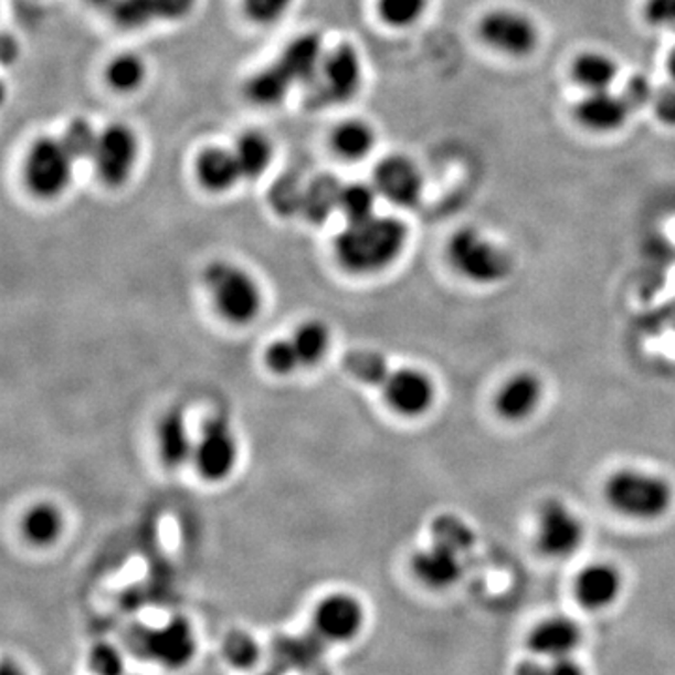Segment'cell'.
<instances>
[{"mask_svg": "<svg viewBox=\"0 0 675 675\" xmlns=\"http://www.w3.org/2000/svg\"><path fill=\"white\" fill-rule=\"evenodd\" d=\"M193 460L199 473L209 481H220L233 472L236 462V441L230 422L223 416H211L204 421L201 435L196 443Z\"/></svg>", "mask_w": 675, "mask_h": 675, "instance_id": "9c48e42d", "label": "cell"}, {"mask_svg": "<svg viewBox=\"0 0 675 675\" xmlns=\"http://www.w3.org/2000/svg\"><path fill=\"white\" fill-rule=\"evenodd\" d=\"M360 85V61L351 45H340L323 56L316 77L310 81L308 104L333 106L351 98Z\"/></svg>", "mask_w": 675, "mask_h": 675, "instance_id": "8992f818", "label": "cell"}, {"mask_svg": "<svg viewBox=\"0 0 675 675\" xmlns=\"http://www.w3.org/2000/svg\"><path fill=\"white\" fill-rule=\"evenodd\" d=\"M362 626H365L362 604L355 597L335 593L317 604L312 629L327 644H341L357 639Z\"/></svg>", "mask_w": 675, "mask_h": 675, "instance_id": "7c38bea8", "label": "cell"}, {"mask_svg": "<svg viewBox=\"0 0 675 675\" xmlns=\"http://www.w3.org/2000/svg\"><path fill=\"white\" fill-rule=\"evenodd\" d=\"M645 18L653 25H675V0H647Z\"/></svg>", "mask_w": 675, "mask_h": 675, "instance_id": "f6af8a7d", "label": "cell"}, {"mask_svg": "<svg viewBox=\"0 0 675 675\" xmlns=\"http://www.w3.org/2000/svg\"><path fill=\"white\" fill-rule=\"evenodd\" d=\"M333 145H335L336 152L341 158L347 160H360L365 158L373 145V131L370 130V126L360 123V120H351V123H344V125L335 131L333 137Z\"/></svg>", "mask_w": 675, "mask_h": 675, "instance_id": "f1b7e54d", "label": "cell"}, {"mask_svg": "<svg viewBox=\"0 0 675 675\" xmlns=\"http://www.w3.org/2000/svg\"><path fill=\"white\" fill-rule=\"evenodd\" d=\"M621 98L625 99L626 106L631 112L642 109L655 98V91L651 87L650 81L645 80L644 75H634L632 80L626 81L625 91L621 94Z\"/></svg>", "mask_w": 675, "mask_h": 675, "instance_id": "7bdbcfd3", "label": "cell"}, {"mask_svg": "<svg viewBox=\"0 0 675 675\" xmlns=\"http://www.w3.org/2000/svg\"><path fill=\"white\" fill-rule=\"evenodd\" d=\"M446 255L454 271L473 284H497L507 278L513 268L502 249L470 228L454 233Z\"/></svg>", "mask_w": 675, "mask_h": 675, "instance_id": "3957f363", "label": "cell"}, {"mask_svg": "<svg viewBox=\"0 0 675 675\" xmlns=\"http://www.w3.org/2000/svg\"><path fill=\"white\" fill-rule=\"evenodd\" d=\"M158 445L161 460L169 467H179L192 456L196 445L190 440L187 422L179 411H171L169 415L164 416L158 430Z\"/></svg>", "mask_w": 675, "mask_h": 675, "instance_id": "7402d4cb", "label": "cell"}, {"mask_svg": "<svg viewBox=\"0 0 675 675\" xmlns=\"http://www.w3.org/2000/svg\"><path fill=\"white\" fill-rule=\"evenodd\" d=\"M582 642V631L572 620L551 618L535 626L529 647L545 658L570 657Z\"/></svg>", "mask_w": 675, "mask_h": 675, "instance_id": "d6986e66", "label": "cell"}, {"mask_svg": "<svg viewBox=\"0 0 675 675\" xmlns=\"http://www.w3.org/2000/svg\"><path fill=\"white\" fill-rule=\"evenodd\" d=\"M98 134L94 131L93 126L88 125L85 118H75L64 131L61 141L74 160H81V158H88V156L94 155V149L98 145Z\"/></svg>", "mask_w": 675, "mask_h": 675, "instance_id": "d590c367", "label": "cell"}, {"mask_svg": "<svg viewBox=\"0 0 675 675\" xmlns=\"http://www.w3.org/2000/svg\"><path fill=\"white\" fill-rule=\"evenodd\" d=\"M0 675H25L23 674V669L19 668L18 664L13 663V661H4L2 663V668H0Z\"/></svg>", "mask_w": 675, "mask_h": 675, "instance_id": "f907efd6", "label": "cell"}, {"mask_svg": "<svg viewBox=\"0 0 675 675\" xmlns=\"http://www.w3.org/2000/svg\"><path fill=\"white\" fill-rule=\"evenodd\" d=\"M292 0H244V10L255 23H273L284 15Z\"/></svg>", "mask_w": 675, "mask_h": 675, "instance_id": "b9f144b4", "label": "cell"}, {"mask_svg": "<svg viewBox=\"0 0 675 675\" xmlns=\"http://www.w3.org/2000/svg\"><path fill=\"white\" fill-rule=\"evenodd\" d=\"M478 32L489 48L513 56L531 53L539 40L534 21L524 13L510 12V10L489 12L481 21Z\"/></svg>", "mask_w": 675, "mask_h": 675, "instance_id": "30bf717a", "label": "cell"}, {"mask_svg": "<svg viewBox=\"0 0 675 675\" xmlns=\"http://www.w3.org/2000/svg\"><path fill=\"white\" fill-rule=\"evenodd\" d=\"M329 644L314 629L300 636H278L271 647L273 668L280 674H310L323 666V657Z\"/></svg>", "mask_w": 675, "mask_h": 675, "instance_id": "5bb4252c", "label": "cell"}, {"mask_svg": "<svg viewBox=\"0 0 675 675\" xmlns=\"http://www.w3.org/2000/svg\"><path fill=\"white\" fill-rule=\"evenodd\" d=\"M145 77V64L136 55H120L109 64L107 81L113 88L120 93H130L141 85Z\"/></svg>", "mask_w": 675, "mask_h": 675, "instance_id": "836d02e7", "label": "cell"}, {"mask_svg": "<svg viewBox=\"0 0 675 675\" xmlns=\"http://www.w3.org/2000/svg\"><path fill=\"white\" fill-rule=\"evenodd\" d=\"M668 68L669 75H672V80H674L675 83V51L672 53V55H669Z\"/></svg>", "mask_w": 675, "mask_h": 675, "instance_id": "816d5d0a", "label": "cell"}, {"mask_svg": "<svg viewBox=\"0 0 675 675\" xmlns=\"http://www.w3.org/2000/svg\"><path fill=\"white\" fill-rule=\"evenodd\" d=\"M383 389L387 403L403 416L424 415L435 400L434 381L415 368L392 370Z\"/></svg>", "mask_w": 675, "mask_h": 675, "instance_id": "4fadbf2b", "label": "cell"}, {"mask_svg": "<svg viewBox=\"0 0 675 675\" xmlns=\"http://www.w3.org/2000/svg\"><path fill=\"white\" fill-rule=\"evenodd\" d=\"M63 531V516L50 503H38L23 518V534L38 546L51 545Z\"/></svg>", "mask_w": 675, "mask_h": 675, "instance_id": "d4e9b609", "label": "cell"}, {"mask_svg": "<svg viewBox=\"0 0 675 675\" xmlns=\"http://www.w3.org/2000/svg\"><path fill=\"white\" fill-rule=\"evenodd\" d=\"M341 192L344 187L333 175H319L304 188L303 209L304 217L310 222H325L327 218L340 209Z\"/></svg>", "mask_w": 675, "mask_h": 675, "instance_id": "cb8c5ba5", "label": "cell"}, {"mask_svg": "<svg viewBox=\"0 0 675 675\" xmlns=\"http://www.w3.org/2000/svg\"><path fill=\"white\" fill-rule=\"evenodd\" d=\"M265 362L274 373H289L300 366L297 349L292 340H276L265 351Z\"/></svg>", "mask_w": 675, "mask_h": 675, "instance_id": "60d3db41", "label": "cell"}, {"mask_svg": "<svg viewBox=\"0 0 675 675\" xmlns=\"http://www.w3.org/2000/svg\"><path fill=\"white\" fill-rule=\"evenodd\" d=\"M623 580L613 565L593 563L582 569L574 583V593L583 608L602 610L618 601Z\"/></svg>", "mask_w": 675, "mask_h": 675, "instance_id": "e0dca14e", "label": "cell"}, {"mask_svg": "<svg viewBox=\"0 0 675 675\" xmlns=\"http://www.w3.org/2000/svg\"><path fill=\"white\" fill-rule=\"evenodd\" d=\"M88 668L94 675H125L123 653L112 644H96L88 653Z\"/></svg>", "mask_w": 675, "mask_h": 675, "instance_id": "f35d334b", "label": "cell"}, {"mask_svg": "<svg viewBox=\"0 0 675 675\" xmlns=\"http://www.w3.org/2000/svg\"><path fill=\"white\" fill-rule=\"evenodd\" d=\"M321 61V40L316 34H304L292 45H287V50L276 61V66L289 83L295 85V83H310L316 77Z\"/></svg>", "mask_w": 675, "mask_h": 675, "instance_id": "44dd1931", "label": "cell"}, {"mask_svg": "<svg viewBox=\"0 0 675 675\" xmlns=\"http://www.w3.org/2000/svg\"><path fill=\"white\" fill-rule=\"evenodd\" d=\"M225 663L236 669H252L261 658V647L246 631H231L222 644Z\"/></svg>", "mask_w": 675, "mask_h": 675, "instance_id": "d6a6232c", "label": "cell"}, {"mask_svg": "<svg viewBox=\"0 0 675 675\" xmlns=\"http://www.w3.org/2000/svg\"><path fill=\"white\" fill-rule=\"evenodd\" d=\"M629 106L625 99L608 91H595L578 104V120L591 130L612 131L625 125Z\"/></svg>", "mask_w": 675, "mask_h": 675, "instance_id": "ffe728a7", "label": "cell"}, {"mask_svg": "<svg viewBox=\"0 0 675 675\" xmlns=\"http://www.w3.org/2000/svg\"><path fill=\"white\" fill-rule=\"evenodd\" d=\"M196 0H152L156 19H180L192 10Z\"/></svg>", "mask_w": 675, "mask_h": 675, "instance_id": "bcb514c9", "label": "cell"}, {"mask_svg": "<svg viewBox=\"0 0 675 675\" xmlns=\"http://www.w3.org/2000/svg\"><path fill=\"white\" fill-rule=\"evenodd\" d=\"M18 55V45L13 44L10 36L2 38V61L10 63Z\"/></svg>", "mask_w": 675, "mask_h": 675, "instance_id": "681fc988", "label": "cell"}, {"mask_svg": "<svg viewBox=\"0 0 675 675\" xmlns=\"http://www.w3.org/2000/svg\"><path fill=\"white\" fill-rule=\"evenodd\" d=\"M373 188L391 203L411 207L421 198L422 177L413 161L402 156H391L376 169Z\"/></svg>", "mask_w": 675, "mask_h": 675, "instance_id": "9a60e30c", "label": "cell"}, {"mask_svg": "<svg viewBox=\"0 0 675 675\" xmlns=\"http://www.w3.org/2000/svg\"><path fill=\"white\" fill-rule=\"evenodd\" d=\"M432 535L434 542L449 546L458 553L472 550L475 546V534L472 527L467 526L458 516L440 515L432 521Z\"/></svg>", "mask_w": 675, "mask_h": 675, "instance_id": "1f68e13d", "label": "cell"}, {"mask_svg": "<svg viewBox=\"0 0 675 675\" xmlns=\"http://www.w3.org/2000/svg\"><path fill=\"white\" fill-rule=\"evenodd\" d=\"M426 2L428 0H379V12L391 25H411L421 18Z\"/></svg>", "mask_w": 675, "mask_h": 675, "instance_id": "74e56055", "label": "cell"}, {"mask_svg": "<svg viewBox=\"0 0 675 675\" xmlns=\"http://www.w3.org/2000/svg\"><path fill=\"white\" fill-rule=\"evenodd\" d=\"M572 74L583 88H588L589 93H595V91H608L612 81L615 80L618 68L610 56L601 55V53H586V55L578 56Z\"/></svg>", "mask_w": 675, "mask_h": 675, "instance_id": "4316f807", "label": "cell"}, {"mask_svg": "<svg viewBox=\"0 0 675 675\" xmlns=\"http://www.w3.org/2000/svg\"><path fill=\"white\" fill-rule=\"evenodd\" d=\"M304 675H333V672H330L329 668H325V666H319V668L314 669V672H310V674Z\"/></svg>", "mask_w": 675, "mask_h": 675, "instance_id": "db71d44e", "label": "cell"}, {"mask_svg": "<svg viewBox=\"0 0 675 675\" xmlns=\"http://www.w3.org/2000/svg\"><path fill=\"white\" fill-rule=\"evenodd\" d=\"M653 109H655L657 117L663 120L664 125L675 126V83L674 85H666V87L655 91Z\"/></svg>", "mask_w": 675, "mask_h": 675, "instance_id": "ee69618b", "label": "cell"}, {"mask_svg": "<svg viewBox=\"0 0 675 675\" xmlns=\"http://www.w3.org/2000/svg\"><path fill=\"white\" fill-rule=\"evenodd\" d=\"M341 365L351 378L359 379L366 384H384L387 378L391 376L387 359L383 355L372 349H355L344 355Z\"/></svg>", "mask_w": 675, "mask_h": 675, "instance_id": "83f0119b", "label": "cell"}, {"mask_svg": "<svg viewBox=\"0 0 675 675\" xmlns=\"http://www.w3.org/2000/svg\"><path fill=\"white\" fill-rule=\"evenodd\" d=\"M292 83L280 72L278 66L273 64L267 70H263L255 75L254 80L249 83V96L254 99L255 104L261 106H273L278 104L280 99L284 98L285 94L289 93Z\"/></svg>", "mask_w": 675, "mask_h": 675, "instance_id": "4dcf8cb0", "label": "cell"}, {"mask_svg": "<svg viewBox=\"0 0 675 675\" xmlns=\"http://www.w3.org/2000/svg\"><path fill=\"white\" fill-rule=\"evenodd\" d=\"M137 158L136 136L126 126L113 125L102 131L93 160L99 179L109 187H120L130 177Z\"/></svg>", "mask_w": 675, "mask_h": 675, "instance_id": "8fae6325", "label": "cell"}, {"mask_svg": "<svg viewBox=\"0 0 675 675\" xmlns=\"http://www.w3.org/2000/svg\"><path fill=\"white\" fill-rule=\"evenodd\" d=\"M199 180L212 192H222L241 179V168L235 152L223 149L204 150L198 161Z\"/></svg>", "mask_w": 675, "mask_h": 675, "instance_id": "603a6c76", "label": "cell"}, {"mask_svg": "<svg viewBox=\"0 0 675 675\" xmlns=\"http://www.w3.org/2000/svg\"><path fill=\"white\" fill-rule=\"evenodd\" d=\"M260 675H284V674H280L278 669L271 668L268 669V672H265V674H260Z\"/></svg>", "mask_w": 675, "mask_h": 675, "instance_id": "11a10c76", "label": "cell"}, {"mask_svg": "<svg viewBox=\"0 0 675 675\" xmlns=\"http://www.w3.org/2000/svg\"><path fill=\"white\" fill-rule=\"evenodd\" d=\"M131 645L137 655L164 668L180 669L196 657V634L187 620H171L160 629L134 631Z\"/></svg>", "mask_w": 675, "mask_h": 675, "instance_id": "5b68a950", "label": "cell"}, {"mask_svg": "<svg viewBox=\"0 0 675 675\" xmlns=\"http://www.w3.org/2000/svg\"><path fill=\"white\" fill-rule=\"evenodd\" d=\"M548 675H586L580 664L572 657L550 658Z\"/></svg>", "mask_w": 675, "mask_h": 675, "instance_id": "7dc6e473", "label": "cell"}, {"mask_svg": "<svg viewBox=\"0 0 675 675\" xmlns=\"http://www.w3.org/2000/svg\"><path fill=\"white\" fill-rule=\"evenodd\" d=\"M303 198L304 188L298 184V180L289 179V177L280 179L271 193L273 207L280 214H293V212L300 211Z\"/></svg>", "mask_w": 675, "mask_h": 675, "instance_id": "ab89813d", "label": "cell"}, {"mask_svg": "<svg viewBox=\"0 0 675 675\" xmlns=\"http://www.w3.org/2000/svg\"><path fill=\"white\" fill-rule=\"evenodd\" d=\"M96 7H113L117 0H91Z\"/></svg>", "mask_w": 675, "mask_h": 675, "instance_id": "f5cc1de1", "label": "cell"}, {"mask_svg": "<svg viewBox=\"0 0 675 675\" xmlns=\"http://www.w3.org/2000/svg\"><path fill=\"white\" fill-rule=\"evenodd\" d=\"M329 329L319 321H306L293 333L292 341L297 349L300 365H316L329 347Z\"/></svg>", "mask_w": 675, "mask_h": 675, "instance_id": "f546056e", "label": "cell"}, {"mask_svg": "<svg viewBox=\"0 0 675 675\" xmlns=\"http://www.w3.org/2000/svg\"><path fill=\"white\" fill-rule=\"evenodd\" d=\"M376 192L366 184H349L344 187L340 199V211L346 214L349 223L360 222L366 218L373 217V204H376Z\"/></svg>", "mask_w": 675, "mask_h": 675, "instance_id": "e575fe53", "label": "cell"}, {"mask_svg": "<svg viewBox=\"0 0 675 675\" xmlns=\"http://www.w3.org/2000/svg\"><path fill=\"white\" fill-rule=\"evenodd\" d=\"M415 577L421 580L426 588L446 589L454 586L462 578V561L460 553L449 546L434 545L426 550L416 551L415 558L411 561Z\"/></svg>", "mask_w": 675, "mask_h": 675, "instance_id": "ac0fdd59", "label": "cell"}, {"mask_svg": "<svg viewBox=\"0 0 675 675\" xmlns=\"http://www.w3.org/2000/svg\"><path fill=\"white\" fill-rule=\"evenodd\" d=\"M408 230L397 218L351 222L336 241L341 265L354 273H376L391 265L405 246Z\"/></svg>", "mask_w": 675, "mask_h": 675, "instance_id": "6da1fadb", "label": "cell"}, {"mask_svg": "<svg viewBox=\"0 0 675 675\" xmlns=\"http://www.w3.org/2000/svg\"><path fill=\"white\" fill-rule=\"evenodd\" d=\"M72 160L63 141L40 139L27 156V184L40 198H55L70 184Z\"/></svg>", "mask_w": 675, "mask_h": 675, "instance_id": "ba28073f", "label": "cell"}, {"mask_svg": "<svg viewBox=\"0 0 675 675\" xmlns=\"http://www.w3.org/2000/svg\"><path fill=\"white\" fill-rule=\"evenodd\" d=\"M515 675H548V666L540 661H524L516 668Z\"/></svg>", "mask_w": 675, "mask_h": 675, "instance_id": "c3c4849f", "label": "cell"}, {"mask_svg": "<svg viewBox=\"0 0 675 675\" xmlns=\"http://www.w3.org/2000/svg\"><path fill=\"white\" fill-rule=\"evenodd\" d=\"M204 284L211 289L218 310L233 323H249L261 310V292L249 273L217 261L204 271Z\"/></svg>", "mask_w": 675, "mask_h": 675, "instance_id": "277c9868", "label": "cell"}, {"mask_svg": "<svg viewBox=\"0 0 675 675\" xmlns=\"http://www.w3.org/2000/svg\"><path fill=\"white\" fill-rule=\"evenodd\" d=\"M583 524L572 508L559 499H550L537 516V548L546 558H569L582 546Z\"/></svg>", "mask_w": 675, "mask_h": 675, "instance_id": "52a82bcc", "label": "cell"}, {"mask_svg": "<svg viewBox=\"0 0 675 675\" xmlns=\"http://www.w3.org/2000/svg\"><path fill=\"white\" fill-rule=\"evenodd\" d=\"M113 19L123 29H139L155 21L150 0H117L112 7Z\"/></svg>", "mask_w": 675, "mask_h": 675, "instance_id": "8d00e7d4", "label": "cell"}, {"mask_svg": "<svg viewBox=\"0 0 675 675\" xmlns=\"http://www.w3.org/2000/svg\"><path fill=\"white\" fill-rule=\"evenodd\" d=\"M608 505L632 520H658L674 505V488L664 477L642 470H618L604 483Z\"/></svg>", "mask_w": 675, "mask_h": 675, "instance_id": "7a4b0ae2", "label": "cell"}, {"mask_svg": "<svg viewBox=\"0 0 675 675\" xmlns=\"http://www.w3.org/2000/svg\"><path fill=\"white\" fill-rule=\"evenodd\" d=\"M233 152L239 161L242 177L246 179H257L268 168V161L273 158V147L267 137L255 134V131L244 134L236 141Z\"/></svg>", "mask_w": 675, "mask_h": 675, "instance_id": "484cf974", "label": "cell"}, {"mask_svg": "<svg viewBox=\"0 0 675 675\" xmlns=\"http://www.w3.org/2000/svg\"><path fill=\"white\" fill-rule=\"evenodd\" d=\"M542 394H545V387L535 373H515L499 387L494 408L503 421H526L539 409Z\"/></svg>", "mask_w": 675, "mask_h": 675, "instance_id": "2e32d148", "label": "cell"}]
</instances>
